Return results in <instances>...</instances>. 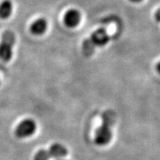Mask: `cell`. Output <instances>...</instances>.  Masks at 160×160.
Masks as SVG:
<instances>
[{
	"mask_svg": "<svg viewBox=\"0 0 160 160\" xmlns=\"http://www.w3.org/2000/svg\"><path fill=\"white\" fill-rule=\"evenodd\" d=\"M117 115L111 110L105 111L102 115V124L95 132L94 142L97 145L103 146L109 143L112 138L111 128L114 125Z\"/></svg>",
	"mask_w": 160,
	"mask_h": 160,
	"instance_id": "obj_1",
	"label": "cell"
},
{
	"mask_svg": "<svg viewBox=\"0 0 160 160\" xmlns=\"http://www.w3.org/2000/svg\"><path fill=\"white\" fill-rule=\"evenodd\" d=\"M14 33L7 31L2 34L0 42V59L4 62H8L13 55V47L15 43Z\"/></svg>",
	"mask_w": 160,
	"mask_h": 160,
	"instance_id": "obj_2",
	"label": "cell"
},
{
	"mask_svg": "<svg viewBox=\"0 0 160 160\" xmlns=\"http://www.w3.org/2000/svg\"><path fill=\"white\" fill-rule=\"evenodd\" d=\"M37 125L32 119H25L21 122L15 130V134L18 138L24 139L31 137L35 133Z\"/></svg>",
	"mask_w": 160,
	"mask_h": 160,
	"instance_id": "obj_3",
	"label": "cell"
},
{
	"mask_svg": "<svg viewBox=\"0 0 160 160\" xmlns=\"http://www.w3.org/2000/svg\"><path fill=\"white\" fill-rule=\"evenodd\" d=\"M90 39L96 46H104L108 42L110 37L105 29L99 28L92 33Z\"/></svg>",
	"mask_w": 160,
	"mask_h": 160,
	"instance_id": "obj_4",
	"label": "cell"
},
{
	"mask_svg": "<svg viewBox=\"0 0 160 160\" xmlns=\"http://www.w3.org/2000/svg\"><path fill=\"white\" fill-rule=\"evenodd\" d=\"M80 19H81V16L79 11L77 10L72 9L69 10L67 13H65V17H64V21H65V25L69 28H74L79 25Z\"/></svg>",
	"mask_w": 160,
	"mask_h": 160,
	"instance_id": "obj_5",
	"label": "cell"
},
{
	"mask_svg": "<svg viewBox=\"0 0 160 160\" xmlns=\"http://www.w3.org/2000/svg\"><path fill=\"white\" fill-rule=\"evenodd\" d=\"M49 154L51 158H55V159H60L65 157L68 154V150L65 146L60 144L56 143L51 146L48 150Z\"/></svg>",
	"mask_w": 160,
	"mask_h": 160,
	"instance_id": "obj_6",
	"label": "cell"
},
{
	"mask_svg": "<svg viewBox=\"0 0 160 160\" xmlns=\"http://www.w3.org/2000/svg\"><path fill=\"white\" fill-rule=\"evenodd\" d=\"M47 22L44 19H39L32 24L31 31L33 34L41 35L44 33L47 29Z\"/></svg>",
	"mask_w": 160,
	"mask_h": 160,
	"instance_id": "obj_7",
	"label": "cell"
},
{
	"mask_svg": "<svg viewBox=\"0 0 160 160\" xmlns=\"http://www.w3.org/2000/svg\"><path fill=\"white\" fill-rule=\"evenodd\" d=\"M13 10V5L10 0H5L0 4V18L7 19L11 16Z\"/></svg>",
	"mask_w": 160,
	"mask_h": 160,
	"instance_id": "obj_8",
	"label": "cell"
},
{
	"mask_svg": "<svg viewBox=\"0 0 160 160\" xmlns=\"http://www.w3.org/2000/svg\"><path fill=\"white\" fill-rule=\"evenodd\" d=\"M96 45L91 39H86L82 42V53L85 57H91L94 53Z\"/></svg>",
	"mask_w": 160,
	"mask_h": 160,
	"instance_id": "obj_9",
	"label": "cell"
},
{
	"mask_svg": "<svg viewBox=\"0 0 160 160\" xmlns=\"http://www.w3.org/2000/svg\"><path fill=\"white\" fill-rule=\"evenodd\" d=\"M51 156L49 154L48 151L41 150L36 153L34 160H49L51 159Z\"/></svg>",
	"mask_w": 160,
	"mask_h": 160,
	"instance_id": "obj_10",
	"label": "cell"
},
{
	"mask_svg": "<svg viewBox=\"0 0 160 160\" xmlns=\"http://www.w3.org/2000/svg\"><path fill=\"white\" fill-rule=\"evenodd\" d=\"M155 19L157 22H160V8L158 10L157 12H156Z\"/></svg>",
	"mask_w": 160,
	"mask_h": 160,
	"instance_id": "obj_11",
	"label": "cell"
},
{
	"mask_svg": "<svg viewBox=\"0 0 160 160\" xmlns=\"http://www.w3.org/2000/svg\"><path fill=\"white\" fill-rule=\"evenodd\" d=\"M156 69H157V72L160 74V62H159L157 63V66H156Z\"/></svg>",
	"mask_w": 160,
	"mask_h": 160,
	"instance_id": "obj_12",
	"label": "cell"
},
{
	"mask_svg": "<svg viewBox=\"0 0 160 160\" xmlns=\"http://www.w3.org/2000/svg\"><path fill=\"white\" fill-rule=\"evenodd\" d=\"M131 2H142V0H131Z\"/></svg>",
	"mask_w": 160,
	"mask_h": 160,
	"instance_id": "obj_13",
	"label": "cell"
},
{
	"mask_svg": "<svg viewBox=\"0 0 160 160\" xmlns=\"http://www.w3.org/2000/svg\"><path fill=\"white\" fill-rule=\"evenodd\" d=\"M59 160H63V159H59Z\"/></svg>",
	"mask_w": 160,
	"mask_h": 160,
	"instance_id": "obj_14",
	"label": "cell"
}]
</instances>
